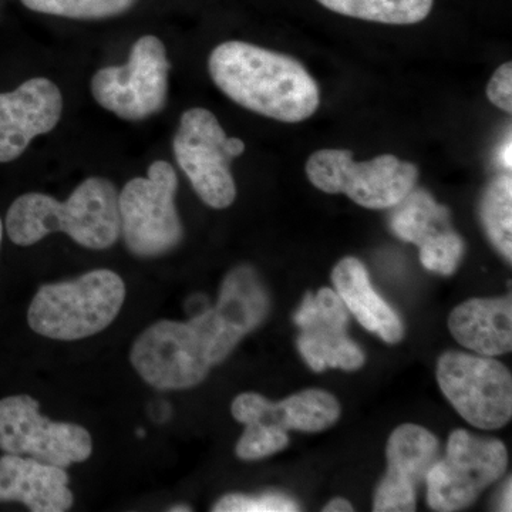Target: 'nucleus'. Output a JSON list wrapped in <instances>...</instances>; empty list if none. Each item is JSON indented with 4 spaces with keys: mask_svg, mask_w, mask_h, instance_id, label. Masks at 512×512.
<instances>
[{
    "mask_svg": "<svg viewBox=\"0 0 512 512\" xmlns=\"http://www.w3.org/2000/svg\"><path fill=\"white\" fill-rule=\"evenodd\" d=\"M293 320L301 329L299 352L315 372L326 369L352 372L365 363V353L346 333L348 309L332 289H320L316 295L308 293Z\"/></svg>",
    "mask_w": 512,
    "mask_h": 512,
    "instance_id": "obj_12",
    "label": "nucleus"
},
{
    "mask_svg": "<svg viewBox=\"0 0 512 512\" xmlns=\"http://www.w3.org/2000/svg\"><path fill=\"white\" fill-rule=\"evenodd\" d=\"M215 308L238 332L247 336L264 322L269 311V296L251 266L232 269L221 285Z\"/></svg>",
    "mask_w": 512,
    "mask_h": 512,
    "instance_id": "obj_19",
    "label": "nucleus"
},
{
    "mask_svg": "<svg viewBox=\"0 0 512 512\" xmlns=\"http://www.w3.org/2000/svg\"><path fill=\"white\" fill-rule=\"evenodd\" d=\"M231 412L242 424L258 421L286 431H322L339 420L340 406L332 394L312 389L278 403L258 393H242L232 403Z\"/></svg>",
    "mask_w": 512,
    "mask_h": 512,
    "instance_id": "obj_15",
    "label": "nucleus"
},
{
    "mask_svg": "<svg viewBox=\"0 0 512 512\" xmlns=\"http://www.w3.org/2000/svg\"><path fill=\"white\" fill-rule=\"evenodd\" d=\"M323 511L326 512H350L353 511L352 504L349 503L345 498H335V500L330 501Z\"/></svg>",
    "mask_w": 512,
    "mask_h": 512,
    "instance_id": "obj_28",
    "label": "nucleus"
},
{
    "mask_svg": "<svg viewBox=\"0 0 512 512\" xmlns=\"http://www.w3.org/2000/svg\"><path fill=\"white\" fill-rule=\"evenodd\" d=\"M208 70L225 96L269 119L301 123L319 109L318 83L284 53L231 40L212 50Z\"/></svg>",
    "mask_w": 512,
    "mask_h": 512,
    "instance_id": "obj_1",
    "label": "nucleus"
},
{
    "mask_svg": "<svg viewBox=\"0 0 512 512\" xmlns=\"http://www.w3.org/2000/svg\"><path fill=\"white\" fill-rule=\"evenodd\" d=\"M339 15L384 25H414L423 22L434 0H318Z\"/></svg>",
    "mask_w": 512,
    "mask_h": 512,
    "instance_id": "obj_21",
    "label": "nucleus"
},
{
    "mask_svg": "<svg viewBox=\"0 0 512 512\" xmlns=\"http://www.w3.org/2000/svg\"><path fill=\"white\" fill-rule=\"evenodd\" d=\"M174 157L208 207L225 210L237 198L231 161L242 156L241 138H229L210 110L194 107L181 116L173 140Z\"/></svg>",
    "mask_w": 512,
    "mask_h": 512,
    "instance_id": "obj_6",
    "label": "nucleus"
},
{
    "mask_svg": "<svg viewBox=\"0 0 512 512\" xmlns=\"http://www.w3.org/2000/svg\"><path fill=\"white\" fill-rule=\"evenodd\" d=\"M501 163L504 167L511 168V141L504 144L503 150H501Z\"/></svg>",
    "mask_w": 512,
    "mask_h": 512,
    "instance_id": "obj_30",
    "label": "nucleus"
},
{
    "mask_svg": "<svg viewBox=\"0 0 512 512\" xmlns=\"http://www.w3.org/2000/svg\"><path fill=\"white\" fill-rule=\"evenodd\" d=\"M487 97L494 106L512 113V63H504L495 70L487 86Z\"/></svg>",
    "mask_w": 512,
    "mask_h": 512,
    "instance_id": "obj_27",
    "label": "nucleus"
},
{
    "mask_svg": "<svg viewBox=\"0 0 512 512\" xmlns=\"http://www.w3.org/2000/svg\"><path fill=\"white\" fill-rule=\"evenodd\" d=\"M138 0H22L26 8L45 15L76 20L116 18L128 12Z\"/></svg>",
    "mask_w": 512,
    "mask_h": 512,
    "instance_id": "obj_23",
    "label": "nucleus"
},
{
    "mask_svg": "<svg viewBox=\"0 0 512 512\" xmlns=\"http://www.w3.org/2000/svg\"><path fill=\"white\" fill-rule=\"evenodd\" d=\"M171 63L157 36L140 37L123 66L94 74L92 94L103 109L127 121H141L164 110Z\"/></svg>",
    "mask_w": 512,
    "mask_h": 512,
    "instance_id": "obj_8",
    "label": "nucleus"
},
{
    "mask_svg": "<svg viewBox=\"0 0 512 512\" xmlns=\"http://www.w3.org/2000/svg\"><path fill=\"white\" fill-rule=\"evenodd\" d=\"M511 480H508L507 485L504 488L503 501H501V507H503V511H511Z\"/></svg>",
    "mask_w": 512,
    "mask_h": 512,
    "instance_id": "obj_29",
    "label": "nucleus"
},
{
    "mask_svg": "<svg viewBox=\"0 0 512 512\" xmlns=\"http://www.w3.org/2000/svg\"><path fill=\"white\" fill-rule=\"evenodd\" d=\"M2 237H3V225H2V220H0V244H2Z\"/></svg>",
    "mask_w": 512,
    "mask_h": 512,
    "instance_id": "obj_32",
    "label": "nucleus"
},
{
    "mask_svg": "<svg viewBox=\"0 0 512 512\" xmlns=\"http://www.w3.org/2000/svg\"><path fill=\"white\" fill-rule=\"evenodd\" d=\"M439 456V440L424 427L403 424L387 443V473L373 503L376 512L416 511L417 490Z\"/></svg>",
    "mask_w": 512,
    "mask_h": 512,
    "instance_id": "obj_13",
    "label": "nucleus"
},
{
    "mask_svg": "<svg viewBox=\"0 0 512 512\" xmlns=\"http://www.w3.org/2000/svg\"><path fill=\"white\" fill-rule=\"evenodd\" d=\"M503 441L481 439L466 430L448 437L446 456L426 476L427 503L434 511L464 510L507 470Z\"/></svg>",
    "mask_w": 512,
    "mask_h": 512,
    "instance_id": "obj_9",
    "label": "nucleus"
},
{
    "mask_svg": "<svg viewBox=\"0 0 512 512\" xmlns=\"http://www.w3.org/2000/svg\"><path fill=\"white\" fill-rule=\"evenodd\" d=\"M481 220L485 232L500 254L512 258V178L498 175L485 188L481 201Z\"/></svg>",
    "mask_w": 512,
    "mask_h": 512,
    "instance_id": "obj_22",
    "label": "nucleus"
},
{
    "mask_svg": "<svg viewBox=\"0 0 512 512\" xmlns=\"http://www.w3.org/2000/svg\"><path fill=\"white\" fill-rule=\"evenodd\" d=\"M214 512H293L299 505L282 494L242 495L229 494L222 497L212 508Z\"/></svg>",
    "mask_w": 512,
    "mask_h": 512,
    "instance_id": "obj_26",
    "label": "nucleus"
},
{
    "mask_svg": "<svg viewBox=\"0 0 512 512\" xmlns=\"http://www.w3.org/2000/svg\"><path fill=\"white\" fill-rule=\"evenodd\" d=\"M0 450L67 468L92 456L93 440L79 424L57 423L39 413L29 394L0 400Z\"/></svg>",
    "mask_w": 512,
    "mask_h": 512,
    "instance_id": "obj_11",
    "label": "nucleus"
},
{
    "mask_svg": "<svg viewBox=\"0 0 512 512\" xmlns=\"http://www.w3.org/2000/svg\"><path fill=\"white\" fill-rule=\"evenodd\" d=\"M62 111V92L45 77L0 93V163L15 161L33 138L50 133L62 119Z\"/></svg>",
    "mask_w": 512,
    "mask_h": 512,
    "instance_id": "obj_14",
    "label": "nucleus"
},
{
    "mask_svg": "<svg viewBox=\"0 0 512 512\" xmlns=\"http://www.w3.org/2000/svg\"><path fill=\"white\" fill-rule=\"evenodd\" d=\"M448 328L464 348L481 356H501L512 348L511 298L471 299L448 318Z\"/></svg>",
    "mask_w": 512,
    "mask_h": 512,
    "instance_id": "obj_18",
    "label": "nucleus"
},
{
    "mask_svg": "<svg viewBox=\"0 0 512 512\" xmlns=\"http://www.w3.org/2000/svg\"><path fill=\"white\" fill-rule=\"evenodd\" d=\"M332 281L346 309L363 328L390 345L403 339L402 319L375 291L362 261L353 256L343 258L333 269Z\"/></svg>",
    "mask_w": 512,
    "mask_h": 512,
    "instance_id": "obj_17",
    "label": "nucleus"
},
{
    "mask_svg": "<svg viewBox=\"0 0 512 512\" xmlns=\"http://www.w3.org/2000/svg\"><path fill=\"white\" fill-rule=\"evenodd\" d=\"M6 232L19 247H30L53 232H64L84 248H111L120 237L119 192L110 180L90 177L67 201L29 192L6 214Z\"/></svg>",
    "mask_w": 512,
    "mask_h": 512,
    "instance_id": "obj_3",
    "label": "nucleus"
},
{
    "mask_svg": "<svg viewBox=\"0 0 512 512\" xmlns=\"http://www.w3.org/2000/svg\"><path fill=\"white\" fill-rule=\"evenodd\" d=\"M419 248L424 268L446 276L456 271L464 252L463 239L451 229L427 238Z\"/></svg>",
    "mask_w": 512,
    "mask_h": 512,
    "instance_id": "obj_25",
    "label": "nucleus"
},
{
    "mask_svg": "<svg viewBox=\"0 0 512 512\" xmlns=\"http://www.w3.org/2000/svg\"><path fill=\"white\" fill-rule=\"evenodd\" d=\"M306 175L320 191L348 195L369 210H389L416 187L419 171L392 154L357 163L352 151L328 148L309 157Z\"/></svg>",
    "mask_w": 512,
    "mask_h": 512,
    "instance_id": "obj_7",
    "label": "nucleus"
},
{
    "mask_svg": "<svg viewBox=\"0 0 512 512\" xmlns=\"http://www.w3.org/2000/svg\"><path fill=\"white\" fill-rule=\"evenodd\" d=\"M244 336L215 306L188 322L160 320L144 330L131 348L138 375L158 390L191 389L224 362Z\"/></svg>",
    "mask_w": 512,
    "mask_h": 512,
    "instance_id": "obj_2",
    "label": "nucleus"
},
{
    "mask_svg": "<svg viewBox=\"0 0 512 512\" xmlns=\"http://www.w3.org/2000/svg\"><path fill=\"white\" fill-rule=\"evenodd\" d=\"M289 444L288 431L272 424H245V431L239 439L237 448L238 458L245 461L262 460L285 450Z\"/></svg>",
    "mask_w": 512,
    "mask_h": 512,
    "instance_id": "obj_24",
    "label": "nucleus"
},
{
    "mask_svg": "<svg viewBox=\"0 0 512 512\" xmlns=\"http://www.w3.org/2000/svg\"><path fill=\"white\" fill-rule=\"evenodd\" d=\"M437 382L457 413L478 429L505 426L512 416V377L488 356L447 352L437 362Z\"/></svg>",
    "mask_w": 512,
    "mask_h": 512,
    "instance_id": "obj_10",
    "label": "nucleus"
},
{
    "mask_svg": "<svg viewBox=\"0 0 512 512\" xmlns=\"http://www.w3.org/2000/svg\"><path fill=\"white\" fill-rule=\"evenodd\" d=\"M124 299L123 279L110 269H96L74 281L42 286L29 306V326L49 339L89 338L111 325Z\"/></svg>",
    "mask_w": 512,
    "mask_h": 512,
    "instance_id": "obj_4",
    "label": "nucleus"
},
{
    "mask_svg": "<svg viewBox=\"0 0 512 512\" xmlns=\"http://www.w3.org/2000/svg\"><path fill=\"white\" fill-rule=\"evenodd\" d=\"M394 208L390 225L394 234L420 247L427 238L447 231L448 210L429 192L414 188Z\"/></svg>",
    "mask_w": 512,
    "mask_h": 512,
    "instance_id": "obj_20",
    "label": "nucleus"
},
{
    "mask_svg": "<svg viewBox=\"0 0 512 512\" xmlns=\"http://www.w3.org/2000/svg\"><path fill=\"white\" fill-rule=\"evenodd\" d=\"M18 501L33 512H63L73 505L69 474L62 467L16 454L0 457V503Z\"/></svg>",
    "mask_w": 512,
    "mask_h": 512,
    "instance_id": "obj_16",
    "label": "nucleus"
},
{
    "mask_svg": "<svg viewBox=\"0 0 512 512\" xmlns=\"http://www.w3.org/2000/svg\"><path fill=\"white\" fill-rule=\"evenodd\" d=\"M171 512H190L191 508H188L187 505H175V507L170 508Z\"/></svg>",
    "mask_w": 512,
    "mask_h": 512,
    "instance_id": "obj_31",
    "label": "nucleus"
},
{
    "mask_svg": "<svg viewBox=\"0 0 512 512\" xmlns=\"http://www.w3.org/2000/svg\"><path fill=\"white\" fill-rule=\"evenodd\" d=\"M178 177L173 165L156 161L147 177H137L119 194L120 235L138 258H157L173 251L184 239L175 207Z\"/></svg>",
    "mask_w": 512,
    "mask_h": 512,
    "instance_id": "obj_5",
    "label": "nucleus"
}]
</instances>
